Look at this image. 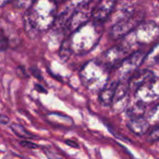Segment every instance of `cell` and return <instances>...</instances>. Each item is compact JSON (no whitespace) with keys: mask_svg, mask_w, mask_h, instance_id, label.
<instances>
[{"mask_svg":"<svg viewBox=\"0 0 159 159\" xmlns=\"http://www.w3.org/2000/svg\"><path fill=\"white\" fill-rule=\"evenodd\" d=\"M57 20L56 0H35L24 15L26 34L34 37L38 33L48 30Z\"/></svg>","mask_w":159,"mask_h":159,"instance_id":"obj_1","label":"cell"},{"mask_svg":"<svg viewBox=\"0 0 159 159\" xmlns=\"http://www.w3.org/2000/svg\"><path fill=\"white\" fill-rule=\"evenodd\" d=\"M102 34V26L95 20L88 21L64 40L72 55H85L90 52L99 43Z\"/></svg>","mask_w":159,"mask_h":159,"instance_id":"obj_2","label":"cell"},{"mask_svg":"<svg viewBox=\"0 0 159 159\" xmlns=\"http://www.w3.org/2000/svg\"><path fill=\"white\" fill-rule=\"evenodd\" d=\"M159 26L154 21H143L124 38L123 46L127 49L148 46L157 40Z\"/></svg>","mask_w":159,"mask_h":159,"instance_id":"obj_3","label":"cell"},{"mask_svg":"<svg viewBox=\"0 0 159 159\" xmlns=\"http://www.w3.org/2000/svg\"><path fill=\"white\" fill-rule=\"evenodd\" d=\"M82 83L91 89H102L109 80V69L101 61H88L80 71Z\"/></svg>","mask_w":159,"mask_h":159,"instance_id":"obj_4","label":"cell"},{"mask_svg":"<svg viewBox=\"0 0 159 159\" xmlns=\"http://www.w3.org/2000/svg\"><path fill=\"white\" fill-rule=\"evenodd\" d=\"M143 14L136 8L127 9L111 27L110 34L113 38L118 39L125 37L143 22Z\"/></svg>","mask_w":159,"mask_h":159,"instance_id":"obj_5","label":"cell"},{"mask_svg":"<svg viewBox=\"0 0 159 159\" xmlns=\"http://www.w3.org/2000/svg\"><path fill=\"white\" fill-rule=\"evenodd\" d=\"M146 55L143 51L138 50L134 53L129 54L116 68L117 75L120 81H125L126 79H130V77L138 71L139 67L144 63Z\"/></svg>","mask_w":159,"mask_h":159,"instance_id":"obj_6","label":"cell"},{"mask_svg":"<svg viewBox=\"0 0 159 159\" xmlns=\"http://www.w3.org/2000/svg\"><path fill=\"white\" fill-rule=\"evenodd\" d=\"M129 55V49H127L123 45L116 46L103 53L101 61L109 70L111 68L116 69Z\"/></svg>","mask_w":159,"mask_h":159,"instance_id":"obj_7","label":"cell"},{"mask_svg":"<svg viewBox=\"0 0 159 159\" xmlns=\"http://www.w3.org/2000/svg\"><path fill=\"white\" fill-rule=\"evenodd\" d=\"M138 101L143 102L159 99V77H155L135 91Z\"/></svg>","mask_w":159,"mask_h":159,"instance_id":"obj_8","label":"cell"},{"mask_svg":"<svg viewBox=\"0 0 159 159\" xmlns=\"http://www.w3.org/2000/svg\"><path fill=\"white\" fill-rule=\"evenodd\" d=\"M90 15H92V11L90 12L87 8V6L75 8V10L74 11V13L70 19L67 33L72 34L74 31H75L79 27H81L82 25L87 23L89 20Z\"/></svg>","mask_w":159,"mask_h":159,"instance_id":"obj_9","label":"cell"},{"mask_svg":"<svg viewBox=\"0 0 159 159\" xmlns=\"http://www.w3.org/2000/svg\"><path fill=\"white\" fill-rule=\"evenodd\" d=\"M116 0H100L97 6L92 10L93 20L97 22H103L112 13Z\"/></svg>","mask_w":159,"mask_h":159,"instance_id":"obj_10","label":"cell"},{"mask_svg":"<svg viewBox=\"0 0 159 159\" xmlns=\"http://www.w3.org/2000/svg\"><path fill=\"white\" fill-rule=\"evenodd\" d=\"M155 77H156L155 74L147 68L138 70L129 80V89L135 92L137 89H139L141 87H143V85H145Z\"/></svg>","mask_w":159,"mask_h":159,"instance_id":"obj_11","label":"cell"},{"mask_svg":"<svg viewBox=\"0 0 159 159\" xmlns=\"http://www.w3.org/2000/svg\"><path fill=\"white\" fill-rule=\"evenodd\" d=\"M117 81L108 82L100 91L99 94V101L101 104L103 106H111L114 104V100L116 96V92L118 86Z\"/></svg>","mask_w":159,"mask_h":159,"instance_id":"obj_12","label":"cell"},{"mask_svg":"<svg viewBox=\"0 0 159 159\" xmlns=\"http://www.w3.org/2000/svg\"><path fill=\"white\" fill-rule=\"evenodd\" d=\"M127 126L132 133L139 135V136L144 135L145 133L148 132L150 129L149 121L143 118V116L130 118Z\"/></svg>","mask_w":159,"mask_h":159,"instance_id":"obj_13","label":"cell"},{"mask_svg":"<svg viewBox=\"0 0 159 159\" xmlns=\"http://www.w3.org/2000/svg\"><path fill=\"white\" fill-rule=\"evenodd\" d=\"M46 120L52 126L61 128V129H69L74 126L73 119L70 116L65 115L58 114V113H51L46 116Z\"/></svg>","mask_w":159,"mask_h":159,"instance_id":"obj_14","label":"cell"},{"mask_svg":"<svg viewBox=\"0 0 159 159\" xmlns=\"http://www.w3.org/2000/svg\"><path fill=\"white\" fill-rule=\"evenodd\" d=\"M145 109H146L145 102H143L142 101H137L134 104L128 107V109L126 110V113L130 118L141 117L143 116Z\"/></svg>","mask_w":159,"mask_h":159,"instance_id":"obj_15","label":"cell"},{"mask_svg":"<svg viewBox=\"0 0 159 159\" xmlns=\"http://www.w3.org/2000/svg\"><path fill=\"white\" fill-rule=\"evenodd\" d=\"M144 63L148 65H154L156 63H159V42H157L152 48V49L146 55Z\"/></svg>","mask_w":159,"mask_h":159,"instance_id":"obj_16","label":"cell"},{"mask_svg":"<svg viewBox=\"0 0 159 159\" xmlns=\"http://www.w3.org/2000/svg\"><path fill=\"white\" fill-rule=\"evenodd\" d=\"M10 128L13 131V133L18 136L19 138H21V139H28V138H34V135H32L31 133H29L26 129L24 127H22L21 125H19V124H16V123H12L10 125Z\"/></svg>","mask_w":159,"mask_h":159,"instance_id":"obj_17","label":"cell"},{"mask_svg":"<svg viewBox=\"0 0 159 159\" xmlns=\"http://www.w3.org/2000/svg\"><path fill=\"white\" fill-rule=\"evenodd\" d=\"M35 0H11L12 4L18 8H30Z\"/></svg>","mask_w":159,"mask_h":159,"instance_id":"obj_18","label":"cell"},{"mask_svg":"<svg viewBox=\"0 0 159 159\" xmlns=\"http://www.w3.org/2000/svg\"><path fill=\"white\" fill-rule=\"evenodd\" d=\"M43 151L48 159H65L63 156H61V154L59 155L56 151H54L50 147H44Z\"/></svg>","mask_w":159,"mask_h":159,"instance_id":"obj_19","label":"cell"},{"mask_svg":"<svg viewBox=\"0 0 159 159\" xmlns=\"http://www.w3.org/2000/svg\"><path fill=\"white\" fill-rule=\"evenodd\" d=\"M149 139L151 142H156V141H158L159 140V124L158 126H157L149 134Z\"/></svg>","mask_w":159,"mask_h":159,"instance_id":"obj_20","label":"cell"},{"mask_svg":"<svg viewBox=\"0 0 159 159\" xmlns=\"http://www.w3.org/2000/svg\"><path fill=\"white\" fill-rule=\"evenodd\" d=\"M20 145H21L22 147H26V148H29V149H36L38 148L39 146L30 141H26V140H22L21 142H20Z\"/></svg>","mask_w":159,"mask_h":159,"instance_id":"obj_21","label":"cell"},{"mask_svg":"<svg viewBox=\"0 0 159 159\" xmlns=\"http://www.w3.org/2000/svg\"><path fill=\"white\" fill-rule=\"evenodd\" d=\"M89 2V0H72V6H74L75 7L77 8V7L87 6Z\"/></svg>","mask_w":159,"mask_h":159,"instance_id":"obj_22","label":"cell"},{"mask_svg":"<svg viewBox=\"0 0 159 159\" xmlns=\"http://www.w3.org/2000/svg\"><path fill=\"white\" fill-rule=\"evenodd\" d=\"M150 119H155L157 122L159 123V105L156 106L152 110V112L150 114Z\"/></svg>","mask_w":159,"mask_h":159,"instance_id":"obj_23","label":"cell"},{"mask_svg":"<svg viewBox=\"0 0 159 159\" xmlns=\"http://www.w3.org/2000/svg\"><path fill=\"white\" fill-rule=\"evenodd\" d=\"M7 47V43L6 42V36L4 34V32L2 31V35H1V49L4 51Z\"/></svg>","mask_w":159,"mask_h":159,"instance_id":"obj_24","label":"cell"},{"mask_svg":"<svg viewBox=\"0 0 159 159\" xmlns=\"http://www.w3.org/2000/svg\"><path fill=\"white\" fill-rule=\"evenodd\" d=\"M65 143L67 144V145H69L70 147H73V148H79V144L76 143V142H75V141H72V140H67V141H65Z\"/></svg>","mask_w":159,"mask_h":159,"instance_id":"obj_25","label":"cell"},{"mask_svg":"<svg viewBox=\"0 0 159 159\" xmlns=\"http://www.w3.org/2000/svg\"><path fill=\"white\" fill-rule=\"evenodd\" d=\"M0 123H1L2 125H7V124L9 123V118H8L7 116L2 115L1 117H0Z\"/></svg>","mask_w":159,"mask_h":159,"instance_id":"obj_26","label":"cell"},{"mask_svg":"<svg viewBox=\"0 0 159 159\" xmlns=\"http://www.w3.org/2000/svg\"><path fill=\"white\" fill-rule=\"evenodd\" d=\"M35 89H36V90H38L39 92H42V93H46V90L42 88V87H40V85H36V87H35Z\"/></svg>","mask_w":159,"mask_h":159,"instance_id":"obj_27","label":"cell"},{"mask_svg":"<svg viewBox=\"0 0 159 159\" xmlns=\"http://www.w3.org/2000/svg\"><path fill=\"white\" fill-rule=\"evenodd\" d=\"M9 1H11V0H0V5H1V7H4L6 4H7Z\"/></svg>","mask_w":159,"mask_h":159,"instance_id":"obj_28","label":"cell"},{"mask_svg":"<svg viewBox=\"0 0 159 159\" xmlns=\"http://www.w3.org/2000/svg\"><path fill=\"white\" fill-rule=\"evenodd\" d=\"M58 1H60V2L61 3V2H64V1H66V0H56V2H58Z\"/></svg>","mask_w":159,"mask_h":159,"instance_id":"obj_29","label":"cell"}]
</instances>
